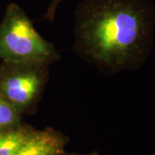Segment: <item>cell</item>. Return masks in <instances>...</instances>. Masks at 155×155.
Segmentation results:
<instances>
[{"label": "cell", "instance_id": "6da1fadb", "mask_svg": "<svg viewBox=\"0 0 155 155\" xmlns=\"http://www.w3.org/2000/svg\"><path fill=\"white\" fill-rule=\"evenodd\" d=\"M154 19L144 0H84L75 11V51L106 73L135 69L149 52Z\"/></svg>", "mask_w": 155, "mask_h": 155}, {"label": "cell", "instance_id": "7a4b0ae2", "mask_svg": "<svg viewBox=\"0 0 155 155\" xmlns=\"http://www.w3.org/2000/svg\"><path fill=\"white\" fill-rule=\"evenodd\" d=\"M60 55L34 27L28 15L16 3H11L0 23V60L37 62L51 65Z\"/></svg>", "mask_w": 155, "mask_h": 155}, {"label": "cell", "instance_id": "3957f363", "mask_svg": "<svg viewBox=\"0 0 155 155\" xmlns=\"http://www.w3.org/2000/svg\"><path fill=\"white\" fill-rule=\"evenodd\" d=\"M48 79L47 64L15 61L0 64V93L22 115L36 105Z\"/></svg>", "mask_w": 155, "mask_h": 155}, {"label": "cell", "instance_id": "277c9868", "mask_svg": "<svg viewBox=\"0 0 155 155\" xmlns=\"http://www.w3.org/2000/svg\"><path fill=\"white\" fill-rule=\"evenodd\" d=\"M67 138L52 127L37 130L14 155H62Z\"/></svg>", "mask_w": 155, "mask_h": 155}, {"label": "cell", "instance_id": "5b68a950", "mask_svg": "<svg viewBox=\"0 0 155 155\" xmlns=\"http://www.w3.org/2000/svg\"><path fill=\"white\" fill-rule=\"evenodd\" d=\"M36 129L22 123L11 129L0 130V155H14L32 137Z\"/></svg>", "mask_w": 155, "mask_h": 155}, {"label": "cell", "instance_id": "8992f818", "mask_svg": "<svg viewBox=\"0 0 155 155\" xmlns=\"http://www.w3.org/2000/svg\"><path fill=\"white\" fill-rule=\"evenodd\" d=\"M22 123V114L0 93V130L14 128Z\"/></svg>", "mask_w": 155, "mask_h": 155}, {"label": "cell", "instance_id": "52a82bcc", "mask_svg": "<svg viewBox=\"0 0 155 155\" xmlns=\"http://www.w3.org/2000/svg\"><path fill=\"white\" fill-rule=\"evenodd\" d=\"M62 0H52V2L50 3V5L47 9V11L45 13L44 18L48 21L52 22L54 20V18L55 17L56 11H57V8L60 5Z\"/></svg>", "mask_w": 155, "mask_h": 155}, {"label": "cell", "instance_id": "ba28073f", "mask_svg": "<svg viewBox=\"0 0 155 155\" xmlns=\"http://www.w3.org/2000/svg\"><path fill=\"white\" fill-rule=\"evenodd\" d=\"M62 155H98L97 153H88V154H67L66 153H64Z\"/></svg>", "mask_w": 155, "mask_h": 155}, {"label": "cell", "instance_id": "9c48e42d", "mask_svg": "<svg viewBox=\"0 0 155 155\" xmlns=\"http://www.w3.org/2000/svg\"><path fill=\"white\" fill-rule=\"evenodd\" d=\"M153 155H155V154H153Z\"/></svg>", "mask_w": 155, "mask_h": 155}]
</instances>
